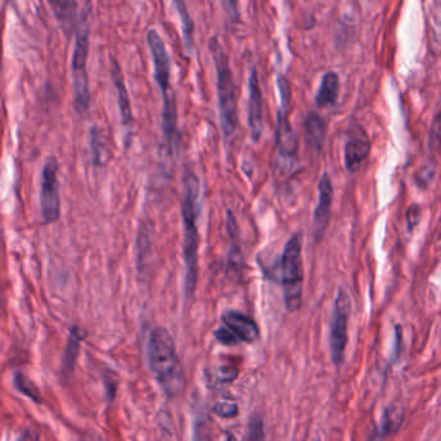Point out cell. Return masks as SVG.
I'll list each match as a JSON object with an SVG mask.
<instances>
[{
    "label": "cell",
    "mask_w": 441,
    "mask_h": 441,
    "mask_svg": "<svg viewBox=\"0 0 441 441\" xmlns=\"http://www.w3.org/2000/svg\"><path fill=\"white\" fill-rule=\"evenodd\" d=\"M149 365L157 383L170 398H176L185 390V375L180 358L177 355L176 343L170 333L157 326L150 333Z\"/></svg>",
    "instance_id": "6da1fadb"
},
{
    "label": "cell",
    "mask_w": 441,
    "mask_h": 441,
    "mask_svg": "<svg viewBox=\"0 0 441 441\" xmlns=\"http://www.w3.org/2000/svg\"><path fill=\"white\" fill-rule=\"evenodd\" d=\"M199 197L200 185L197 177L186 170L184 177V197L181 203V212L184 219L185 230V264H186V296L192 299L197 283V249H199V234H197V217H199Z\"/></svg>",
    "instance_id": "7a4b0ae2"
},
{
    "label": "cell",
    "mask_w": 441,
    "mask_h": 441,
    "mask_svg": "<svg viewBox=\"0 0 441 441\" xmlns=\"http://www.w3.org/2000/svg\"><path fill=\"white\" fill-rule=\"evenodd\" d=\"M216 75H217L218 105H219V119L221 127L226 137L231 136L238 127V98H237V85L231 71L229 57L224 52V47L217 41L212 38L209 41Z\"/></svg>",
    "instance_id": "3957f363"
},
{
    "label": "cell",
    "mask_w": 441,
    "mask_h": 441,
    "mask_svg": "<svg viewBox=\"0 0 441 441\" xmlns=\"http://www.w3.org/2000/svg\"><path fill=\"white\" fill-rule=\"evenodd\" d=\"M154 62V75L163 95V132L165 136L177 133V105L175 92L170 85V58L162 36L155 30H150L146 35Z\"/></svg>",
    "instance_id": "277c9868"
},
{
    "label": "cell",
    "mask_w": 441,
    "mask_h": 441,
    "mask_svg": "<svg viewBox=\"0 0 441 441\" xmlns=\"http://www.w3.org/2000/svg\"><path fill=\"white\" fill-rule=\"evenodd\" d=\"M281 284L284 289L285 306L296 313L302 306L303 293V262L302 234L297 232L285 244L281 256Z\"/></svg>",
    "instance_id": "5b68a950"
},
{
    "label": "cell",
    "mask_w": 441,
    "mask_h": 441,
    "mask_svg": "<svg viewBox=\"0 0 441 441\" xmlns=\"http://www.w3.org/2000/svg\"><path fill=\"white\" fill-rule=\"evenodd\" d=\"M89 49V21L84 19L78 30L75 41L74 55H73V89L76 109L81 113L87 111L90 101L89 95L88 74H87V60Z\"/></svg>",
    "instance_id": "8992f818"
},
{
    "label": "cell",
    "mask_w": 441,
    "mask_h": 441,
    "mask_svg": "<svg viewBox=\"0 0 441 441\" xmlns=\"http://www.w3.org/2000/svg\"><path fill=\"white\" fill-rule=\"evenodd\" d=\"M350 313H351L350 297L346 291L340 288L334 301L332 324H331V353L333 363L336 365H341L345 359Z\"/></svg>",
    "instance_id": "52a82bcc"
},
{
    "label": "cell",
    "mask_w": 441,
    "mask_h": 441,
    "mask_svg": "<svg viewBox=\"0 0 441 441\" xmlns=\"http://www.w3.org/2000/svg\"><path fill=\"white\" fill-rule=\"evenodd\" d=\"M57 168L55 160H49L41 173V211L46 222H56L60 217V185Z\"/></svg>",
    "instance_id": "ba28073f"
},
{
    "label": "cell",
    "mask_w": 441,
    "mask_h": 441,
    "mask_svg": "<svg viewBox=\"0 0 441 441\" xmlns=\"http://www.w3.org/2000/svg\"><path fill=\"white\" fill-rule=\"evenodd\" d=\"M333 204V185L331 177L323 175L319 182V202L316 209L313 212V235L319 242L326 234V227L329 224L331 211Z\"/></svg>",
    "instance_id": "9c48e42d"
},
{
    "label": "cell",
    "mask_w": 441,
    "mask_h": 441,
    "mask_svg": "<svg viewBox=\"0 0 441 441\" xmlns=\"http://www.w3.org/2000/svg\"><path fill=\"white\" fill-rule=\"evenodd\" d=\"M224 328L240 342L253 343L259 338V329L256 321L238 311H229L222 316Z\"/></svg>",
    "instance_id": "30bf717a"
},
{
    "label": "cell",
    "mask_w": 441,
    "mask_h": 441,
    "mask_svg": "<svg viewBox=\"0 0 441 441\" xmlns=\"http://www.w3.org/2000/svg\"><path fill=\"white\" fill-rule=\"evenodd\" d=\"M262 90L258 82V75L256 70H251L249 76V128H251V137L258 140L262 133Z\"/></svg>",
    "instance_id": "8fae6325"
},
{
    "label": "cell",
    "mask_w": 441,
    "mask_h": 441,
    "mask_svg": "<svg viewBox=\"0 0 441 441\" xmlns=\"http://www.w3.org/2000/svg\"><path fill=\"white\" fill-rule=\"evenodd\" d=\"M370 154V141L365 133L360 130L355 136L348 138L345 146V165L346 170L355 173Z\"/></svg>",
    "instance_id": "7c38bea8"
},
{
    "label": "cell",
    "mask_w": 441,
    "mask_h": 441,
    "mask_svg": "<svg viewBox=\"0 0 441 441\" xmlns=\"http://www.w3.org/2000/svg\"><path fill=\"white\" fill-rule=\"evenodd\" d=\"M288 111L280 110L276 125V145L279 152L284 157H294L299 150V138L288 120Z\"/></svg>",
    "instance_id": "4fadbf2b"
},
{
    "label": "cell",
    "mask_w": 441,
    "mask_h": 441,
    "mask_svg": "<svg viewBox=\"0 0 441 441\" xmlns=\"http://www.w3.org/2000/svg\"><path fill=\"white\" fill-rule=\"evenodd\" d=\"M111 76H113L116 92H118V103H119V109H120L123 124H124L125 128L130 129L132 123H133V114H132V108H130L128 89L125 87L120 66L115 60L111 63Z\"/></svg>",
    "instance_id": "5bb4252c"
},
{
    "label": "cell",
    "mask_w": 441,
    "mask_h": 441,
    "mask_svg": "<svg viewBox=\"0 0 441 441\" xmlns=\"http://www.w3.org/2000/svg\"><path fill=\"white\" fill-rule=\"evenodd\" d=\"M338 93H340V78L336 73H326L321 83H320L319 89H318V93L315 97V102L319 108H328V106H333L337 98H338Z\"/></svg>",
    "instance_id": "9a60e30c"
},
{
    "label": "cell",
    "mask_w": 441,
    "mask_h": 441,
    "mask_svg": "<svg viewBox=\"0 0 441 441\" xmlns=\"http://www.w3.org/2000/svg\"><path fill=\"white\" fill-rule=\"evenodd\" d=\"M303 128L308 146L313 150L320 151L326 140V123L321 119V116L315 113L308 114L303 122Z\"/></svg>",
    "instance_id": "2e32d148"
},
{
    "label": "cell",
    "mask_w": 441,
    "mask_h": 441,
    "mask_svg": "<svg viewBox=\"0 0 441 441\" xmlns=\"http://www.w3.org/2000/svg\"><path fill=\"white\" fill-rule=\"evenodd\" d=\"M173 3H175L177 14H178L180 20H181L185 46H186L187 49H192V48H194V31H195L194 21L191 19L190 12H189V9H187V6H186L185 0H173Z\"/></svg>",
    "instance_id": "e0dca14e"
},
{
    "label": "cell",
    "mask_w": 441,
    "mask_h": 441,
    "mask_svg": "<svg viewBox=\"0 0 441 441\" xmlns=\"http://www.w3.org/2000/svg\"><path fill=\"white\" fill-rule=\"evenodd\" d=\"M53 8L57 19L65 28H71L74 25L76 3L75 0H48Z\"/></svg>",
    "instance_id": "ac0fdd59"
},
{
    "label": "cell",
    "mask_w": 441,
    "mask_h": 441,
    "mask_svg": "<svg viewBox=\"0 0 441 441\" xmlns=\"http://www.w3.org/2000/svg\"><path fill=\"white\" fill-rule=\"evenodd\" d=\"M403 418H404V409L400 404H394L387 408L382 417V422H380L382 432L390 434V432L398 431L403 423Z\"/></svg>",
    "instance_id": "d6986e66"
},
{
    "label": "cell",
    "mask_w": 441,
    "mask_h": 441,
    "mask_svg": "<svg viewBox=\"0 0 441 441\" xmlns=\"http://www.w3.org/2000/svg\"><path fill=\"white\" fill-rule=\"evenodd\" d=\"M85 337V333L82 332L79 328H73L70 333V340H68V347L63 356V370H71L74 367L76 355L79 353V345L83 338Z\"/></svg>",
    "instance_id": "ffe728a7"
},
{
    "label": "cell",
    "mask_w": 441,
    "mask_h": 441,
    "mask_svg": "<svg viewBox=\"0 0 441 441\" xmlns=\"http://www.w3.org/2000/svg\"><path fill=\"white\" fill-rule=\"evenodd\" d=\"M14 385L19 388L22 394L26 395L30 399H33L35 403H41V395L38 387L35 386L34 382L28 380V377H25L24 374H17L14 377Z\"/></svg>",
    "instance_id": "44dd1931"
},
{
    "label": "cell",
    "mask_w": 441,
    "mask_h": 441,
    "mask_svg": "<svg viewBox=\"0 0 441 441\" xmlns=\"http://www.w3.org/2000/svg\"><path fill=\"white\" fill-rule=\"evenodd\" d=\"M247 441H266L264 422L259 417H253L249 423Z\"/></svg>",
    "instance_id": "7402d4cb"
},
{
    "label": "cell",
    "mask_w": 441,
    "mask_h": 441,
    "mask_svg": "<svg viewBox=\"0 0 441 441\" xmlns=\"http://www.w3.org/2000/svg\"><path fill=\"white\" fill-rule=\"evenodd\" d=\"M278 89L279 95H280V100H281V110H283V111H288L289 105H291L292 93H291L289 83L286 81V78H285L284 75H279L278 76Z\"/></svg>",
    "instance_id": "603a6c76"
},
{
    "label": "cell",
    "mask_w": 441,
    "mask_h": 441,
    "mask_svg": "<svg viewBox=\"0 0 441 441\" xmlns=\"http://www.w3.org/2000/svg\"><path fill=\"white\" fill-rule=\"evenodd\" d=\"M214 413L219 415V417H224V418H231V417H235L238 414V405L234 404V403H226V401H221L214 405Z\"/></svg>",
    "instance_id": "cb8c5ba5"
},
{
    "label": "cell",
    "mask_w": 441,
    "mask_h": 441,
    "mask_svg": "<svg viewBox=\"0 0 441 441\" xmlns=\"http://www.w3.org/2000/svg\"><path fill=\"white\" fill-rule=\"evenodd\" d=\"M221 6L224 8V12L229 17V20L237 22L240 19L239 11V0H219Z\"/></svg>",
    "instance_id": "d4e9b609"
},
{
    "label": "cell",
    "mask_w": 441,
    "mask_h": 441,
    "mask_svg": "<svg viewBox=\"0 0 441 441\" xmlns=\"http://www.w3.org/2000/svg\"><path fill=\"white\" fill-rule=\"evenodd\" d=\"M214 336H216V338H217L218 342H221L222 345H226V346H234V345H238L239 342L232 334H231L230 331L227 329V328H219L217 329L216 332H214Z\"/></svg>",
    "instance_id": "484cf974"
},
{
    "label": "cell",
    "mask_w": 441,
    "mask_h": 441,
    "mask_svg": "<svg viewBox=\"0 0 441 441\" xmlns=\"http://www.w3.org/2000/svg\"><path fill=\"white\" fill-rule=\"evenodd\" d=\"M420 217H421V211H420V207L413 204L407 212V224L409 230H413L414 227L420 222Z\"/></svg>",
    "instance_id": "4316f807"
},
{
    "label": "cell",
    "mask_w": 441,
    "mask_h": 441,
    "mask_svg": "<svg viewBox=\"0 0 441 441\" xmlns=\"http://www.w3.org/2000/svg\"><path fill=\"white\" fill-rule=\"evenodd\" d=\"M237 375H238V370L237 369H234V368H222L221 369V372H219V375H218V380L219 382H232V380L237 378Z\"/></svg>",
    "instance_id": "83f0119b"
},
{
    "label": "cell",
    "mask_w": 441,
    "mask_h": 441,
    "mask_svg": "<svg viewBox=\"0 0 441 441\" xmlns=\"http://www.w3.org/2000/svg\"><path fill=\"white\" fill-rule=\"evenodd\" d=\"M16 441H39V434L35 430H26Z\"/></svg>",
    "instance_id": "f1b7e54d"
},
{
    "label": "cell",
    "mask_w": 441,
    "mask_h": 441,
    "mask_svg": "<svg viewBox=\"0 0 441 441\" xmlns=\"http://www.w3.org/2000/svg\"><path fill=\"white\" fill-rule=\"evenodd\" d=\"M315 441H319V440H318V439H316V440H315Z\"/></svg>",
    "instance_id": "f546056e"
}]
</instances>
